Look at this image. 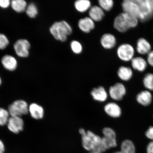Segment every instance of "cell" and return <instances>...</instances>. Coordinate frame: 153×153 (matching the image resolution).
Wrapping results in <instances>:
<instances>
[{
	"mask_svg": "<svg viewBox=\"0 0 153 153\" xmlns=\"http://www.w3.org/2000/svg\"><path fill=\"white\" fill-rule=\"evenodd\" d=\"M123 12L128 13L143 22L153 16L151 0H125L122 3Z\"/></svg>",
	"mask_w": 153,
	"mask_h": 153,
	"instance_id": "obj_1",
	"label": "cell"
},
{
	"mask_svg": "<svg viewBox=\"0 0 153 153\" xmlns=\"http://www.w3.org/2000/svg\"><path fill=\"white\" fill-rule=\"evenodd\" d=\"M79 131L82 136V145L86 150L101 153L107 150L103 144L102 137L91 131H86L83 128L80 129Z\"/></svg>",
	"mask_w": 153,
	"mask_h": 153,
	"instance_id": "obj_2",
	"label": "cell"
},
{
	"mask_svg": "<svg viewBox=\"0 0 153 153\" xmlns=\"http://www.w3.org/2000/svg\"><path fill=\"white\" fill-rule=\"evenodd\" d=\"M138 23V19L128 13L123 12L115 19L114 25L118 31L124 32L130 28L136 27Z\"/></svg>",
	"mask_w": 153,
	"mask_h": 153,
	"instance_id": "obj_3",
	"label": "cell"
},
{
	"mask_svg": "<svg viewBox=\"0 0 153 153\" xmlns=\"http://www.w3.org/2000/svg\"><path fill=\"white\" fill-rule=\"evenodd\" d=\"M50 31L55 39L61 42L66 41L68 36L71 34V26L65 21L54 23L50 29Z\"/></svg>",
	"mask_w": 153,
	"mask_h": 153,
	"instance_id": "obj_4",
	"label": "cell"
},
{
	"mask_svg": "<svg viewBox=\"0 0 153 153\" xmlns=\"http://www.w3.org/2000/svg\"><path fill=\"white\" fill-rule=\"evenodd\" d=\"M8 111L11 116L20 117L28 114L29 108L25 101L18 100L9 105Z\"/></svg>",
	"mask_w": 153,
	"mask_h": 153,
	"instance_id": "obj_5",
	"label": "cell"
},
{
	"mask_svg": "<svg viewBox=\"0 0 153 153\" xmlns=\"http://www.w3.org/2000/svg\"><path fill=\"white\" fill-rule=\"evenodd\" d=\"M102 132V142L107 150L117 146L116 134L113 129L110 128L106 127L103 129Z\"/></svg>",
	"mask_w": 153,
	"mask_h": 153,
	"instance_id": "obj_6",
	"label": "cell"
},
{
	"mask_svg": "<svg viewBox=\"0 0 153 153\" xmlns=\"http://www.w3.org/2000/svg\"><path fill=\"white\" fill-rule=\"evenodd\" d=\"M134 53V49L132 46L129 44H122L117 50L118 57L124 62H129L132 60Z\"/></svg>",
	"mask_w": 153,
	"mask_h": 153,
	"instance_id": "obj_7",
	"label": "cell"
},
{
	"mask_svg": "<svg viewBox=\"0 0 153 153\" xmlns=\"http://www.w3.org/2000/svg\"><path fill=\"white\" fill-rule=\"evenodd\" d=\"M126 93V88L123 84L116 83L111 86L109 90L110 97L116 101L121 100Z\"/></svg>",
	"mask_w": 153,
	"mask_h": 153,
	"instance_id": "obj_8",
	"label": "cell"
},
{
	"mask_svg": "<svg viewBox=\"0 0 153 153\" xmlns=\"http://www.w3.org/2000/svg\"><path fill=\"white\" fill-rule=\"evenodd\" d=\"M30 45L26 39H19L14 44V49L17 55L22 57H26L29 55V49Z\"/></svg>",
	"mask_w": 153,
	"mask_h": 153,
	"instance_id": "obj_9",
	"label": "cell"
},
{
	"mask_svg": "<svg viewBox=\"0 0 153 153\" xmlns=\"http://www.w3.org/2000/svg\"><path fill=\"white\" fill-rule=\"evenodd\" d=\"M24 122L20 117L11 116L7 123V127L10 131L18 134L23 129Z\"/></svg>",
	"mask_w": 153,
	"mask_h": 153,
	"instance_id": "obj_10",
	"label": "cell"
},
{
	"mask_svg": "<svg viewBox=\"0 0 153 153\" xmlns=\"http://www.w3.org/2000/svg\"><path fill=\"white\" fill-rule=\"evenodd\" d=\"M153 97L151 91L147 90L140 92L136 96V100L139 104L145 107L148 106L152 102Z\"/></svg>",
	"mask_w": 153,
	"mask_h": 153,
	"instance_id": "obj_11",
	"label": "cell"
},
{
	"mask_svg": "<svg viewBox=\"0 0 153 153\" xmlns=\"http://www.w3.org/2000/svg\"><path fill=\"white\" fill-rule=\"evenodd\" d=\"M104 111L108 116L114 118L119 117L122 114V110L117 104L109 102L104 107Z\"/></svg>",
	"mask_w": 153,
	"mask_h": 153,
	"instance_id": "obj_12",
	"label": "cell"
},
{
	"mask_svg": "<svg viewBox=\"0 0 153 153\" xmlns=\"http://www.w3.org/2000/svg\"><path fill=\"white\" fill-rule=\"evenodd\" d=\"M78 26L80 30L85 33H88L95 28L94 21L90 17H86L78 21Z\"/></svg>",
	"mask_w": 153,
	"mask_h": 153,
	"instance_id": "obj_13",
	"label": "cell"
},
{
	"mask_svg": "<svg viewBox=\"0 0 153 153\" xmlns=\"http://www.w3.org/2000/svg\"><path fill=\"white\" fill-rule=\"evenodd\" d=\"M91 95L94 100L101 102H104L108 97L106 90L102 86L93 88L91 92Z\"/></svg>",
	"mask_w": 153,
	"mask_h": 153,
	"instance_id": "obj_14",
	"label": "cell"
},
{
	"mask_svg": "<svg viewBox=\"0 0 153 153\" xmlns=\"http://www.w3.org/2000/svg\"><path fill=\"white\" fill-rule=\"evenodd\" d=\"M151 44L146 39L143 38H139L137 43V52L141 55L148 54L151 51Z\"/></svg>",
	"mask_w": 153,
	"mask_h": 153,
	"instance_id": "obj_15",
	"label": "cell"
},
{
	"mask_svg": "<svg viewBox=\"0 0 153 153\" xmlns=\"http://www.w3.org/2000/svg\"><path fill=\"white\" fill-rule=\"evenodd\" d=\"M100 42L101 45L104 48L112 49L116 45V38L114 36L111 34H105L101 38Z\"/></svg>",
	"mask_w": 153,
	"mask_h": 153,
	"instance_id": "obj_16",
	"label": "cell"
},
{
	"mask_svg": "<svg viewBox=\"0 0 153 153\" xmlns=\"http://www.w3.org/2000/svg\"><path fill=\"white\" fill-rule=\"evenodd\" d=\"M90 18L94 22H99L102 20L105 15L104 10L100 6L94 5L90 9Z\"/></svg>",
	"mask_w": 153,
	"mask_h": 153,
	"instance_id": "obj_17",
	"label": "cell"
},
{
	"mask_svg": "<svg viewBox=\"0 0 153 153\" xmlns=\"http://www.w3.org/2000/svg\"><path fill=\"white\" fill-rule=\"evenodd\" d=\"M29 112L32 118L36 120L42 119L43 117L44 111L41 106L35 103H32L29 107Z\"/></svg>",
	"mask_w": 153,
	"mask_h": 153,
	"instance_id": "obj_18",
	"label": "cell"
},
{
	"mask_svg": "<svg viewBox=\"0 0 153 153\" xmlns=\"http://www.w3.org/2000/svg\"><path fill=\"white\" fill-rule=\"evenodd\" d=\"M131 65L134 69L140 72L144 71L148 66L146 61L141 57H134L131 60Z\"/></svg>",
	"mask_w": 153,
	"mask_h": 153,
	"instance_id": "obj_19",
	"label": "cell"
},
{
	"mask_svg": "<svg viewBox=\"0 0 153 153\" xmlns=\"http://www.w3.org/2000/svg\"><path fill=\"white\" fill-rule=\"evenodd\" d=\"M1 63L4 68L10 71L16 69L17 62L14 57L9 55H5L1 59Z\"/></svg>",
	"mask_w": 153,
	"mask_h": 153,
	"instance_id": "obj_20",
	"label": "cell"
},
{
	"mask_svg": "<svg viewBox=\"0 0 153 153\" xmlns=\"http://www.w3.org/2000/svg\"><path fill=\"white\" fill-rule=\"evenodd\" d=\"M118 77L122 81H127L131 79L133 76V72L129 67L122 66L118 69Z\"/></svg>",
	"mask_w": 153,
	"mask_h": 153,
	"instance_id": "obj_21",
	"label": "cell"
},
{
	"mask_svg": "<svg viewBox=\"0 0 153 153\" xmlns=\"http://www.w3.org/2000/svg\"><path fill=\"white\" fill-rule=\"evenodd\" d=\"M121 150L114 153H135V147L132 141L126 140L121 145Z\"/></svg>",
	"mask_w": 153,
	"mask_h": 153,
	"instance_id": "obj_22",
	"label": "cell"
},
{
	"mask_svg": "<svg viewBox=\"0 0 153 153\" xmlns=\"http://www.w3.org/2000/svg\"><path fill=\"white\" fill-rule=\"evenodd\" d=\"M74 5L76 10L81 13L86 12L91 7V1L88 0H78Z\"/></svg>",
	"mask_w": 153,
	"mask_h": 153,
	"instance_id": "obj_23",
	"label": "cell"
},
{
	"mask_svg": "<svg viewBox=\"0 0 153 153\" xmlns=\"http://www.w3.org/2000/svg\"><path fill=\"white\" fill-rule=\"evenodd\" d=\"M12 8L18 13H22L26 10L27 3L23 0H13L11 1Z\"/></svg>",
	"mask_w": 153,
	"mask_h": 153,
	"instance_id": "obj_24",
	"label": "cell"
},
{
	"mask_svg": "<svg viewBox=\"0 0 153 153\" xmlns=\"http://www.w3.org/2000/svg\"><path fill=\"white\" fill-rule=\"evenodd\" d=\"M143 84L147 90L153 91V74L149 73L145 74L143 78Z\"/></svg>",
	"mask_w": 153,
	"mask_h": 153,
	"instance_id": "obj_25",
	"label": "cell"
},
{
	"mask_svg": "<svg viewBox=\"0 0 153 153\" xmlns=\"http://www.w3.org/2000/svg\"><path fill=\"white\" fill-rule=\"evenodd\" d=\"M10 115L8 111L0 108V126H4L7 124Z\"/></svg>",
	"mask_w": 153,
	"mask_h": 153,
	"instance_id": "obj_26",
	"label": "cell"
},
{
	"mask_svg": "<svg viewBox=\"0 0 153 153\" xmlns=\"http://www.w3.org/2000/svg\"><path fill=\"white\" fill-rule=\"evenodd\" d=\"M99 3L101 8L106 11H110L114 5V2L112 0H99Z\"/></svg>",
	"mask_w": 153,
	"mask_h": 153,
	"instance_id": "obj_27",
	"label": "cell"
},
{
	"mask_svg": "<svg viewBox=\"0 0 153 153\" xmlns=\"http://www.w3.org/2000/svg\"><path fill=\"white\" fill-rule=\"evenodd\" d=\"M27 14L30 18H35L38 14V9L36 5L33 3H30L26 10Z\"/></svg>",
	"mask_w": 153,
	"mask_h": 153,
	"instance_id": "obj_28",
	"label": "cell"
},
{
	"mask_svg": "<svg viewBox=\"0 0 153 153\" xmlns=\"http://www.w3.org/2000/svg\"><path fill=\"white\" fill-rule=\"evenodd\" d=\"M71 47L73 52L76 54H79L83 50L81 44L76 41H73L71 43Z\"/></svg>",
	"mask_w": 153,
	"mask_h": 153,
	"instance_id": "obj_29",
	"label": "cell"
},
{
	"mask_svg": "<svg viewBox=\"0 0 153 153\" xmlns=\"http://www.w3.org/2000/svg\"><path fill=\"white\" fill-rule=\"evenodd\" d=\"M9 41L6 36L0 33V49H4L9 45Z\"/></svg>",
	"mask_w": 153,
	"mask_h": 153,
	"instance_id": "obj_30",
	"label": "cell"
},
{
	"mask_svg": "<svg viewBox=\"0 0 153 153\" xmlns=\"http://www.w3.org/2000/svg\"><path fill=\"white\" fill-rule=\"evenodd\" d=\"M145 135L147 138L153 141V126H150L146 130Z\"/></svg>",
	"mask_w": 153,
	"mask_h": 153,
	"instance_id": "obj_31",
	"label": "cell"
},
{
	"mask_svg": "<svg viewBox=\"0 0 153 153\" xmlns=\"http://www.w3.org/2000/svg\"><path fill=\"white\" fill-rule=\"evenodd\" d=\"M147 62L151 66L153 67V51H151L148 54Z\"/></svg>",
	"mask_w": 153,
	"mask_h": 153,
	"instance_id": "obj_32",
	"label": "cell"
},
{
	"mask_svg": "<svg viewBox=\"0 0 153 153\" xmlns=\"http://www.w3.org/2000/svg\"><path fill=\"white\" fill-rule=\"evenodd\" d=\"M9 0H0V7L3 8H6L10 5Z\"/></svg>",
	"mask_w": 153,
	"mask_h": 153,
	"instance_id": "obj_33",
	"label": "cell"
},
{
	"mask_svg": "<svg viewBox=\"0 0 153 153\" xmlns=\"http://www.w3.org/2000/svg\"><path fill=\"white\" fill-rule=\"evenodd\" d=\"M147 153H153V141L148 143L146 148Z\"/></svg>",
	"mask_w": 153,
	"mask_h": 153,
	"instance_id": "obj_34",
	"label": "cell"
},
{
	"mask_svg": "<svg viewBox=\"0 0 153 153\" xmlns=\"http://www.w3.org/2000/svg\"><path fill=\"white\" fill-rule=\"evenodd\" d=\"M5 151L4 144L2 141L0 140V153H4Z\"/></svg>",
	"mask_w": 153,
	"mask_h": 153,
	"instance_id": "obj_35",
	"label": "cell"
},
{
	"mask_svg": "<svg viewBox=\"0 0 153 153\" xmlns=\"http://www.w3.org/2000/svg\"><path fill=\"white\" fill-rule=\"evenodd\" d=\"M1 78H0V85H1Z\"/></svg>",
	"mask_w": 153,
	"mask_h": 153,
	"instance_id": "obj_36",
	"label": "cell"
},
{
	"mask_svg": "<svg viewBox=\"0 0 153 153\" xmlns=\"http://www.w3.org/2000/svg\"><path fill=\"white\" fill-rule=\"evenodd\" d=\"M90 153H101L97 152H91Z\"/></svg>",
	"mask_w": 153,
	"mask_h": 153,
	"instance_id": "obj_37",
	"label": "cell"
}]
</instances>
